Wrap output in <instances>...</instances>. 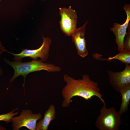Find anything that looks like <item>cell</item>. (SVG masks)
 <instances>
[{
	"instance_id": "obj_12",
	"label": "cell",
	"mask_w": 130,
	"mask_h": 130,
	"mask_svg": "<svg viewBox=\"0 0 130 130\" xmlns=\"http://www.w3.org/2000/svg\"><path fill=\"white\" fill-rule=\"evenodd\" d=\"M115 59L129 64L130 63V51L123 50L120 51L119 53L115 56L107 59L109 60Z\"/></svg>"
},
{
	"instance_id": "obj_13",
	"label": "cell",
	"mask_w": 130,
	"mask_h": 130,
	"mask_svg": "<svg viewBox=\"0 0 130 130\" xmlns=\"http://www.w3.org/2000/svg\"><path fill=\"white\" fill-rule=\"evenodd\" d=\"M19 108H16L10 112L4 114L0 115V121H5L6 123L11 122V119L14 116L17 115L19 113L18 112L14 113V111L19 109Z\"/></svg>"
},
{
	"instance_id": "obj_10",
	"label": "cell",
	"mask_w": 130,
	"mask_h": 130,
	"mask_svg": "<svg viewBox=\"0 0 130 130\" xmlns=\"http://www.w3.org/2000/svg\"><path fill=\"white\" fill-rule=\"evenodd\" d=\"M56 117V110L54 106L51 104L45 112L44 117L37 124L36 130H47L50 122Z\"/></svg>"
},
{
	"instance_id": "obj_17",
	"label": "cell",
	"mask_w": 130,
	"mask_h": 130,
	"mask_svg": "<svg viewBox=\"0 0 130 130\" xmlns=\"http://www.w3.org/2000/svg\"><path fill=\"white\" fill-rule=\"evenodd\" d=\"M1 0H0V1H1Z\"/></svg>"
},
{
	"instance_id": "obj_8",
	"label": "cell",
	"mask_w": 130,
	"mask_h": 130,
	"mask_svg": "<svg viewBox=\"0 0 130 130\" xmlns=\"http://www.w3.org/2000/svg\"><path fill=\"white\" fill-rule=\"evenodd\" d=\"M123 8L127 16L126 21L122 24L114 23L113 27L110 29V30L113 32L115 36V42L117 45L118 50L119 52L124 50V39L130 20V4H125Z\"/></svg>"
},
{
	"instance_id": "obj_5",
	"label": "cell",
	"mask_w": 130,
	"mask_h": 130,
	"mask_svg": "<svg viewBox=\"0 0 130 130\" xmlns=\"http://www.w3.org/2000/svg\"><path fill=\"white\" fill-rule=\"evenodd\" d=\"M43 42L42 45L38 48L34 50L23 49L20 53L16 54L7 51L13 55L14 60L18 61L21 60L23 58L30 57L33 59H37L39 58L43 62L46 61L49 56L50 47L52 40L49 37H43Z\"/></svg>"
},
{
	"instance_id": "obj_4",
	"label": "cell",
	"mask_w": 130,
	"mask_h": 130,
	"mask_svg": "<svg viewBox=\"0 0 130 130\" xmlns=\"http://www.w3.org/2000/svg\"><path fill=\"white\" fill-rule=\"evenodd\" d=\"M42 117L40 113H33L30 110H23L20 115L11 119L13 130H19L24 127L31 130H36L37 122Z\"/></svg>"
},
{
	"instance_id": "obj_6",
	"label": "cell",
	"mask_w": 130,
	"mask_h": 130,
	"mask_svg": "<svg viewBox=\"0 0 130 130\" xmlns=\"http://www.w3.org/2000/svg\"><path fill=\"white\" fill-rule=\"evenodd\" d=\"M59 14L61 19L59 22L60 29L65 35L71 36L76 28L77 14L75 10L72 8L71 6L68 8H60Z\"/></svg>"
},
{
	"instance_id": "obj_14",
	"label": "cell",
	"mask_w": 130,
	"mask_h": 130,
	"mask_svg": "<svg viewBox=\"0 0 130 130\" xmlns=\"http://www.w3.org/2000/svg\"><path fill=\"white\" fill-rule=\"evenodd\" d=\"M128 31L125 35L126 38L124 41L123 49L130 51V24L129 23L128 27Z\"/></svg>"
},
{
	"instance_id": "obj_2",
	"label": "cell",
	"mask_w": 130,
	"mask_h": 130,
	"mask_svg": "<svg viewBox=\"0 0 130 130\" xmlns=\"http://www.w3.org/2000/svg\"><path fill=\"white\" fill-rule=\"evenodd\" d=\"M6 61L14 70V73L10 80V84L16 78L22 75L24 78V87L26 77L30 73L41 70H45L49 72H59L61 70V68L59 66L52 64L45 63L40 60L37 59H33L31 62H25L20 61L12 62L6 60Z\"/></svg>"
},
{
	"instance_id": "obj_11",
	"label": "cell",
	"mask_w": 130,
	"mask_h": 130,
	"mask_svg": "<svg viewBox=\"0 0 130 130\" xmlns=\"http://www.w3.org/2000/svg\"><path fill=\"white\" fill-rule=\"evenodd\" d=\"M122 97V102L118 112L120 116L127 112L130 101V84L124 88L119 92Z\"/></svg>"
},
{
	"instance_id": "obj_16",
	"label": "cell",
	"mask_w": 130,
	"mask_h": 130,
	"mask_svg": "<svg viewBox=\"0 0 130 130\" xmlns=\"http://www.w3.org/2000/svg\"><path fill=\"white\" fill-rule=\"evenodd\" d=\"M1 53V52H0V55ZM1 73H0V75H1Z\"/></svg>"
},
{
	"instance_id": "obj_7",
	"label": "cell",
	"mask_w": 130,
	"mask_h": 130,
	"mask_svg": "<svg viewBox=\"0 0 130 130\" xmlns=\"http://www.w3.org/2000/svg\"><path fill=\"white\" fill-rule=\"evenodd\" d=\"M110 83L113 88L119 92L124 87L130 84V66L126 64L123 71L114 72L107 70Z\"/></svg>"
},
{
	"instance_id": "obj_15",
	"label": "cell",
	"mask_w": 130,
	"mask_h": 130,
	"mask_svg": "<svg viewBox=\"0 0 130 130\" xmlns=\"http://www.w3.org/2000/svg\"><path fill=\"white\" fill-rule=\"evenodd\" d=\"M2 129V130H4L3 129H4V128H3L1 127V126H0V130H1V129Z\"/></svg>"
},
{
	"instance_id": "obj_3",
	"label": "cell",
	"mask_w": 130,
	"mask_h": 130,
	"mask_svg": "<svg viewBox=\"0 0 130 130\" xmlns=\"http://www.w3.org/2000/svg\"><path fill=\"white\" fill-rule=\"evenodd\" d=\"M95 122L100 130H118L121 123V116L114 107L109 108L103 104Z\"/></svg>"
},
{
	"instance_id": "obj_1",
	"label": "cell",
	"mask_w": 130,
	"mask_h": 130,
	"mask_svg": "<svg viewBox=\"0 0 130 130\" xmlns=\"http://www.w3.org/2000/svg\"><path fill=\"white\" fill-rule=\"evenodd\" d=\"M63 78L66 84L61 91L64 99L62 104L63 107H68L72 98L75 96L81 97L88 100L96 96L103 104H106L102 98L103 96L98 83L91 80L88 75L84 74L82 78L76 79L65 74L63 76Z\"/></svg>"
},
{
	"instance_id": "obj_9",
	"label": "cell",
	"mask_w": 130,
	"mask_h": 130,
	"mask_svg": "<svg viewBox=\"0 0 130 130\" xmlns=\"http://www.w3.org/2000/svg\"><path fill=\"white\" fill-rule=\"evenodd\" d=\"M88 23V21H86L82 26L76 28L71 35L78 54L82 58L85 57L88 53L85 38V29Z\"/></svg>"
}]
</instances>
